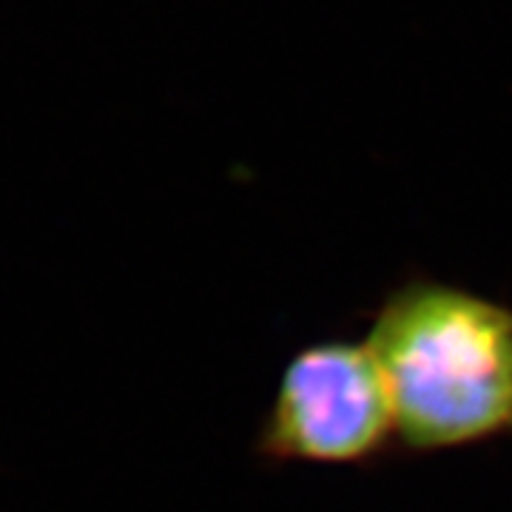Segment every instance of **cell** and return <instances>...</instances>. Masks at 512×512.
Instances as JSON below:
<instances>
[{
	"label": "cell",
	"instance_id": "cell-1",
	"mask_svg": "<svg viewBox=\"0 0 512 512\" xmlns=\"http://www.w3.org/2000/svg\"><path fill=\"white\" fill-rule=\"evenodd\" d=\"M367 348L396 430L413 447H453L512 430V308L447 285L384 302Z\"/></svg>",
	"mask_w": 512,
	"mask_h": 512
},
{
	"label": "cell",
	"instance_id": "cell-2",
	"mask_svg": "<svg viewBox=\"0 0 512 512\" xmlns=\"http://www.w3.org/2000/svg\"><path fill=\"white\" fill-rule=\"evenodd\" d=\"M390 430V390L367 342H325L288 365L262 447L276 458L342 464L376 453Z\"/></svg>",
	"mask_w": 512,
	"mask_h": 512
}]
</instances>
